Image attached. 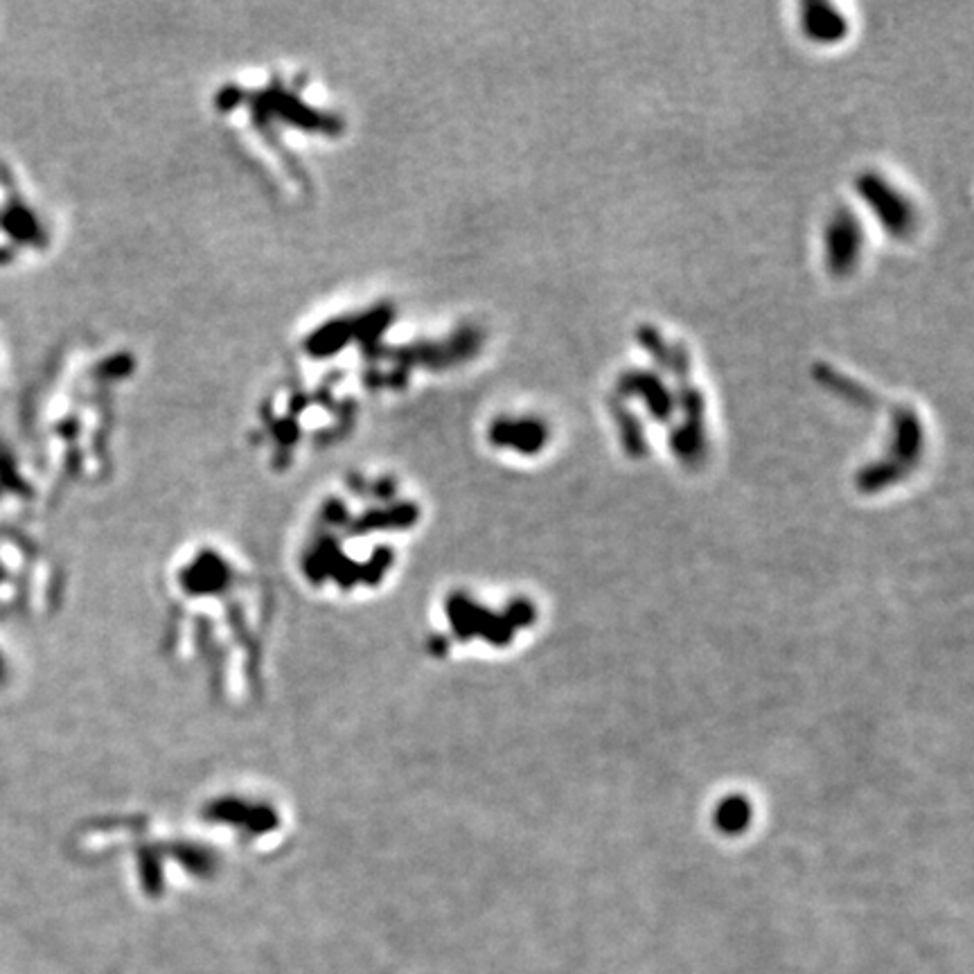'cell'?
I'll use <instances>...</instances> for the list:
<instances>
[{"mask_svg": "<svg viewBox=\"0 0 974 974\" xmlns=\"http://www.w3.org/2000/svg\"><path fill=\"white\" fill-rule=\"evenodd\" d=\"M0 228L21 246H37V249H41L48 242L46 230H43L37 215L25 206L21 197H14V194H10L5 208L0 210Z\"/></svg>", "mask_w": 974, "mask_h": 974, "instance_id": "6da1fadb", "label": "cell"}, {"mask_svg": "<svg viewBox=\"0 0 974 974\" xmlns=\"http://www.w3.org/2000/svg\"><path fill=\"white\" fill-rule=\"evenodd\" d=\"M862 192L864 197H869L871 206L878 210V215L882 219V224H887L889 228L905 230L911 221V212L905 201H900L898 194H893L889 190V185L878 183V179H864L862 181Z\"/></svg>", "mask_w": 974, "mask_h": 974, "instance_id": "7a4b0ae2", "label": "cell"}, {"mask_svg": "<svg viewBox=\"0 0 974 974\" xmlns=\"http://www.w3.org/2000/svg\"><path fill=\"white\" fill-rule=\"evenodd\" d=\"M803 25L805 32L810 34V39L814 41H837L841 39V34L846 32V21L835 7L828 5H808L803 14Z\"/></svg>", "mask_w": 974, "mask_h": 974, "instance_id": "3957f363", "label": "cell"}, {"mask_svg": "<svg viewBox=\"0 0 974 974\" xmlns=\"http://www.w3.org/2000/svg\"><path fill=\"white\" fill-rule=\"evenodd\" d=\"M857 249H860V230L853 224V219L844 217L828 237L830 258L837 267H846L857 258Z\"/></svg>", "mask_w": 974, "mask_h": 974, "instance_id": "277c9868", "label": "cell"}, {"mask_svg": "<svg viewBox=\"0 0 974 974\" xmlns=\"http://www.w3.org/2000/svg\"><path fill=\"white\" fill-rule=\"evenodd\" d=\"M0 487L14 494H30L28 483L23 481L19 469H16V460L12 456V451L5 445H0Z\"/></svg>", "mask_w": 974, "mask_h": 974, "instance_id": "5b68a950", "label": "cell"}, {"mask_svg": "<svg viewBox=\"0 0 974 974\" xmlns=\"http://www.w3.org/2000/svg\"><path fill=\"white\" fill-rule=\"evenodd\" d=\"M7 677H10V666H7L5 654H3V650H0V686L5 684Z\"/></svg>", "mask_w": 974, "mask_h": 974, "instance_id": "8992f818", "label": "cell"}, {"mask_svg": "<svg viewBox=\"0 0 974 974\" xmlns=\"http://www.w3.org/2000/svg\"><path fill=\"white\" fill-rule=\"evenodd\" d=\"M3 492H5V490H3V487H0V497H3Z\"/></svg>", "mask_w": 974, "mask_h": 974, "instance_id": "52a82bcc", "label": "cell"}]
</instances>
